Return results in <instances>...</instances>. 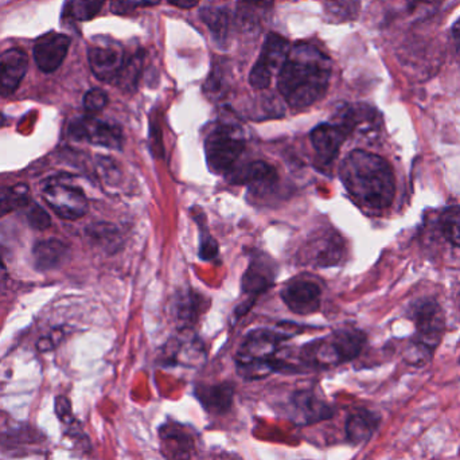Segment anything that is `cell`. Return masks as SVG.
<instances>
[{
	"instance_id": "obj_21",
	"label": "cell",
	"mask_w": 460,
	"mask_h": 460,
	"mask_svg": "<svg viewBox=\"0 0 460 460\" xmlns=\"http://www.w3.org/2000/svg\"><path fill=\"white\" fill-rule=\"evenodd\" d=\"M278 181V172L265 162L257 161L232 174V182L248 185L257 190L270 188Z\"/></svg>"
},
{
	"instance_id": "obj_38",
	"label": "cell",
	"mask_w": 460,
	"mask_h": 460,
	"mask_svg": "<svg viewBox=\"0 0 460 460\" xmlns=\"http://www.w3.org/2000/svg\"><path fill=\"white\" fill-rule=\"evenodd\" d=\"M170 3H172V5H175V7L180 8H185V10H188V8L194 7V5L199 4V0H169Z\"/></svg>"
},
{
	"instance_id": "obj_3",
	"label": "cell",
	"mask_w": 460,
	"mask_h": 460,
	"mask_svg": "<svg viewBox=\"0 0 460 460\" xmlns=\"http://www.w3.org/2000/svg\"><path fill=\"white\" fill-rule=\"evenodd\" d=\"M283 335L270 330H254L243 340L237 354V370L245 380L267 377L280 367L276 359Z\"/></svg>"
},
{
	"instance_id": "obj_34",
	"label": "cell",
	"mask_w": 460,
	"mask_h": 460,
	"mask_svg": "<svg viewBox=\"0 0 460 460\" xmlns=\"http://www.w3.org/2000/svg\"><path fill=\"white\" fill-rule=\"evenodd\" d=\"M27 218H29L30 226L35 229L43 230L49 228L51 224L48 213L37 204L32 205L31 209L27 213Z\"/></svg>"
},
{
	"instance_id": "obj_28",
	"label": "cell",
	"mask_w": 460,
	"mask_h": 460,
	"mask_svg": "<svg viewBox=\"0 0 460 460\" xmlns=\"http://www.w3.org/2000/svg\"><path fill=\"white\" fill-rule=\"evenodd\" d=\"M29 204V188L16 185L0 189V213L11 212Z\"/></svg>"
},
{
	"instance_id": "obj_24",
	"label": "cell",
	"mask_w": 460,
	"mask_h": 460,
	"mask_svg": "<svg viewBox=\"0 0 460 460\" xmlns=\"http://www.w3.org/2000/svg\"><path fill=\"white\" fill-rule=\"evenodd\" d=\"M202 22L218 42H226L230 30V13L226 7H204L199 13Z\"/></svg>"
},
{
	"instance_id": "obj_31",
	"label": "cell",
	"mask_w": 460,
	"mask_h": 460,
	"mask_svg": "<svg viewBox=\"0 0 460 460\" xmlns=\"http://www.w3.org/2000/svg\"><path fill=\"white\" fill-rule=\"evenodd\" d=\"M199 297L196 294H186L182 299L177 303L178 321L183 323H191L197 321L199 314Z\"/></svg>"
},
{
	"instance_id": "obj_16",
	"label": "cell",
	"mask_w": 460,
	"mask_h": 460,
	"mask_svg": "<svg viewBox=\"0 0 460 460\" xmlns=\"http://www.w3.org/2000/svg\"><path fill=\"white\" fill-rule=\"evenodd\" d=\"M348 137V132L340 124L324 123L314 128L310 137L319 161L323 164H330L337 158Z\"/></svg>"
},
{
	"instance_id": "obj_29",
	"label": "cell",
	"mask_w": 460,
	"mask_h": 460,
	"mask_svg": "<svg viewBox=\"0 0 460 460\" xmlns=\"http://www.w3.org/2000/svg\"><path fill=\"white\" fill-rule=\"evenodd\" d=\"M439 226L443 237L460 248V207L447 208L440 216Z\"/></svg>"
},
{
	"instance_id": "obj_27",
	"label": "cell",
	"mask_w": 460,
	"mask_h": 460,
	"mask_svg": "<svg viewBox=\"0 0 460 460\" xmlns=\"http://www.w3.org/2000/svg\"><path fill=\"white\" fill-rule=\"evenodd\" d=\"M324 11L330 21L353 22L358 18L361 0H323Z\"/></svg>"
},
{
	"instance_id": "obj_9",
	"label": "cell",
	"mask_w": 460,
	"mask_h": 460,
	"mask_svg": "<svg viewBox=\"0 0 460 460\" xmlns=\"http://www.w3.org/2000/svg\"><path fill=\"white\" fill-rule=\"evenodd\" d=\"M126 58L123 46L113 40L94 42L88 50L92 73L104 83H115L118 80Z\"/></svg>"
},
{
	"instance_id": "obj_13",
	"label": "cell",
	"mask_w": 460,
	"mask_h": 460,
	"mask_svg": "<svg viewBox=\"0 0 460 460\" xmlns=\"http://www.w3.org/2000/svg\"><path fill=\"white\" fill-rule=\"evenodd\" d=\"M340 124L349 137L353 134L375 137L380 131L381 116L377 110L367 104L346 105L338 113Z\"/></svg>"
},
{
	"instance_id": "obj_20",
	"label": "cell",
	"mask_w": 460,
	"mask_h": 460,
	"mask_svg": "<svg viewBox=\"0 0 460 460\" xmlns=\"http://www.w3.org/2000/svg\"><path fill=\"white\" fill-rule=\"evenodd\" d=\"M233 397H234V388L232 384L223 383L197 388V399L208 412L216 413V415L228 412L232 408Z\"/></svg>"
},
{
	"instance_id": "obj_6",
	"label": "cell",
	"mask_w": 460,
	"mask_h": 460,
	"mask_svg": "<svg viewBox=\"0 0 460 460\" xmlns=\"http://www.w3.org/2000/svg\"><path fill=\"white\" fill-rule=\"evenodd\" d=\"M243 148L245 143L232 127H217L205 143V153L210 169L216 172H230L243 154Z\"/></svg>"
},
{
	"instance_id": "obj_36",
	"label": "cell",
	"mask_w": 460,
	"mask_h": 460,
	"mask_svg": "<svg viewBox=\"0 0 460 460\" xmlns=\"http://www.w3.org/2000/svg\"><path fill=\"white\" fill-rule=\"evenodd\" d=\"M56 411L61 421L66 424L73 423L72 410H70V402H67V399L59 396L56 400Z\"/></svg>"
},
{
	"instance_id": "obj_23",
	"label": "cell",
	"mask_w": 460,
	"mask_h": 460,
	"mask_svg": "<svg viewBox=\"0 0 460 460\" xmlns=\"http://www.w3.org/2000/svg\"><path fill=\"white\" fill-rule=\"evenodd\" d=\"M273 279H275V275H273L272 268L262 260H254L243 275V292L257 296L272 286Z\"/></svg>"
},
{
	"instance_id": "obj_25",
	"label": "cell",
	"mask_w": 460,
	"mask_h": 460,
	"mask_svg": "<svg viewBox=\"0 0 460 460\" xmlns=\"http://www.w3.org/2000/svg\"><path fill=\"white\" fill-rule=\"evenodd\" d=\"M323 243H314L313 251H315L314 261L318 267H332L338 264L343 254L342 240L337 234L322 240Z\"/></svg>"
},
{
	"instance_id": "obj_1",
	"label": "cell",
	"mask_w": 460,
	"mask_h": 460,
	"mask_svg": "<svg viewBox=\"0 0 460 460\" xmlns=\"http://www.w3.org/2000/svg\"><path fill=\"white\" fill-rule=\"evenodd\" d=\"M332 61L311 43H297L278 75V89L292 108L302 110L322 99L329 89Z\"/></svg>"
},
{
	"instance_id": "obj_10",
	"label": "cell",
	"mask_w": 460,
	"mask_h": 460,
	"mask_svg": "<svg viewBox=\"0 0 460 460\" xmlns=\"http://www.w3.org/2000/svg\"><path fill=\"white\" fill-rule=\"evenodd\" d=\"M415 322L416 330H418L415 343L434 353L445 332V315L442 308L434 300L420 303L416 307Z\"/></svg>"
},
{
	"instance_id": "obj_8",
	"label": "cell",
	"mask_w": 460,
	"mask_h": 460,
	"mask_svg": "<svg viewBox=\"0 0 460 460\" xmlns=\"http://www.w3.org/2000/svg\"><path fill=\"white\" fill-rule=\"evenodd\" d=\"M67 134H69L70 139L75 140V142L102 146L110 150H121L123 147L121 129L118 126L92 118V116L75 119L69 124Z\"/></svg>"
},
{
	"instance_id": "obj_19",
	"label": "cell",
	"mask_w": 460,
	"mask_h": 460,
	"mask_svg": "<svg viewBox=\"0 0 460 460\" xmlns=\"http://www.w3.org/2000/svg\"><path fill=\"white\" fill-rule=\"evenodd\" d=\"M32 254H34L37 270L45 272V270H57L66 261L69 256V246L57 238H49L35 243Z\"/></svg>"
},
{
	"instance_id": "obj_11",
	"label": "cell",
	"mask_w": 460,
	"mask_h": 460,
	"mask_svg": "<svg viewBox=\"0 0 460 460\" xmlns=\"http://www.w3.org/2000/svg\"><path fill=\"white\" fill-rule=\"evenodd\" d=\"M70 48V38L50 31L38 38L34 45L35 64L43 73H53L61 66Z\"/></svg>"
},
{
	"instance_id": "obj_26",
	"label": "cell",
	"mask_w": 460,
	"mask_h": 460,
	"mask_svg": "<svg viewBox=\"0 0 460 460\" xmlns=\"http://www.w3.org/2000/svg\"><path fill=\"white\" fill-rule=\"evenodd\" d=\"M143 64H145V56L140 51L127 57L123 69H121L118 80L115 81L116 85L120 86L123 91H135L140 75H142Z\"/></svg>"
},
{
	"instance_id": "obj_22",
	"label": "cell",
	"mask_w": 460,
	"mask_h": 460,
	"mask_svg": "<svg viewBox=\"0 0 460 460\" xmlns=\"http://www.w3.org/2000/svg\"><path fill=\"white\" fill-rule=\"evenodd\" d=\"M275 0H237V21L245 31H256L272 10Z\"/></svg>"
},
{
	"instance_id": "obj_14",
	"label": "cell",
	"mask_w": 460,
	"mask_h": 460,
	"mask_svg": "<svg viewBox=\"0 0 460 460\" xmlns=\"http://www.w3.org/2000/svg\"><path fill=\"white\" fill-rule=\"evenodd\" d=\"M289 416L296 424H313L332 418V408L319 400L313 392L300 391L292 396Z\"/></svg>"
},
{
	"instance_id": "obj_37",
	"label": "cell",
	"mask_w": 460,
	"mask_h": 460,
	"mask_svg": "<svg viewBox=\"0 0 460 460\" xmlns=\"http://www.w3.org/2000/svg\"><path fill=\"white\" fill-rule=\"evenodd\" d=\"M451 38H453L456 53L460 56V19L454 23L453 29H451Z\"/></svg>"
},
{
	"instance_id": "obj_15",
	"label": "cell",
	"mask_w": 460,
	"mask_h": 460,
	"mask_svg": "<svg viewBox=\"0 0 460 460\" xmlns=\"http://www.w3.org/2000/svg\"><path fill=\"white\" fill-rule=\"evenodd\" d=\"M29 67V57L22 49L13 48L0 54V96L15 93Z\"/></svg>"
},
{
	"instance_id": "obj_7",
	"label": "cell",
	"mask_w": 460,
	"mask_h": 460,
	"mask_svg": "<svg viewBox=\"0 0 460 460\" xmlns=\"http://www.w3.org/2000/svg\"><path fill=\"white\" fill-rule=\"evenodd\" d=\"M291 46L288 40L281 35L270 32L265 38L264 45H262L261 53H260L259 59L254 64L252 69L251 75H249V83L254 89L268 88L273 75L280 72L288 57Z\"/></svg>"
},
{
	"instance_id": "obj_32",
	"label": "cell",
	"mask_w": 460,
	"mask_h": 460,
	"mask_svg": "<svg viewBox=\"0 0 460 460\" xmlns=\"http://www.w3.org/2000/svg\"><path fill=\"white\" fill-rule=\"evenodd\" d=\"M108 104V94L102 89L94 88L86 92L84 96V108L86 112L96 113L104 110Z\"/></svg>"
},
{
	"instance_id": "obj_33",
	"label": "cell",
	"mask_w": 460,
	"mask_h": 460,
	"mask_svg": "<svg viewBox=\"0 0 460 460\" xmlns=\"http://www.w3.org/2000/svg\"><path fill=\"white\" fill-rule=\"evenodd\" d=\"M161 0H112V10L116 13H128L139 7H151Z\"/></svg>"
},
{
	"instance_id": "obj_5",
	"label": "cell",
	"mask_w": 460,
	"mask_h": 460,
	"mask_svg": "<svg viewBox=\"0 0 460 460\" xmlns=\"http://www.w3.org/2000/svg\"><path fill=\"white\" fill-rule=\"evenodd\" d=\"M46 204L64 220H78L88 212V199L80 186L72 178L51 177L42 185Z\"/></svg>"
},
{
	"instance_id": "obj_35",
	"label": "cell",
	"mask_w": 460,
	"mask_h": 460,
	"mask_svg": "<svg viewBox=\"0 0 460 460\" xmlns=\"http://www.w3.org/2000/svg\"><path fill=\"white\" fill-rule=\"evenodd\" d=\"M218 246L215 238L204 234L201 235V245H199V256L204 260H212L213 257L217 256Z\"/></svg>"
},
{
	"instance_id": "obj_4",
	"label": "cell",
	"mask_w": 460,
	"mask_h": 460,
	"mask_svg": "<svg viewBox=\"0 0 460 460\" xmlns=\"http://www.w3.org/2000/svg\"><path fill=\"white\" fill-rule=\"evenodd\" d=\"M365 335L357 330H341L332 338L311 343L303 350V361L313 367H335L361 353Z\"/></svg>"
},
{
	"instance_id": "obj_17",
	"label": "cell",
	"mask_w": 460,
	"mask_h": 460,
	"mask_svg": "<svg viewBox=\"0 0 460 460\" xmlns=\"http://www.w3.org/2000/svg\"><path fill=\"white\" fill-rule=\"evenodd\" d=\"M162 450L167 460H190L194 453V442L190 435L175 424L161 429Z\"/></svg>"
},
{
	"instance_id": "obj_2",
	"label": "cell",
	"mask_w": 460,
	"mask_h": 460,
	"mask_svg": "<svg viewBox=\"0 0 460 460\" xmlns=\"http://www.w3.org/2000/svg\"><path fill=\"white\" fill-rule=\"evenodd\" d=\"M341 180L346 190L365 209H388L396 194V181L391 164L364 150H354L341 164Z\"/></svg>"
},
{
	"instance_id": "obj_18",
	"label": "cell",
	"mask_w": 460,
	"mask_h": 460,
	"mask_svg": "<svg viewBox=\"0 0 460 460\" xmlns=\"http://www.w3.org/2000/svg\"><path fill=\"white\" fill-rule=\"evenodd\" d=\"M381 416L373 411L359 408L346 420L345 431L348 440L353 445H364L372 439L380 427Z\"/></svg>"
},
{
	"instance_id": "obj_30",
	"label": "cell",
	"mask_w": 460,
	"mask_h": 460,
	"mask_svg": "<svg viewBox=\"0 0 460 460\" xmlns=\"http://www.w3.org/2000/svg\"><path fill=\"white\" fill-rule=\"evenodd\" d=\"M104 2L105 0H73L70 13L77 21H91L100 13Z\"/></svg>"
},
{
	"instance_id": "obj_12",
	"label": "cell",
	"mask_w": 460,
	"mask_h": 460,
	"mask_svg": "<svg viewBox=\"0 0 460 460\" xmlns=\"http://www.w3.org/2000/svg\"><path fill=\"white\" fill-rule=\"evenodd\" d=\"M321 295L318 284L299 279L284 287L281 299L292 313L297 315H310L319 310Z\"/></svg>"
}]
</instances>
